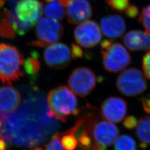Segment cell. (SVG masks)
Wrapping results in <instances>:
<instances>
[{
    "label": "cell",
    "mask_w": 150,
    "mask_h": 150,
    "mask_svg": "<svg viewBox=\"0 0 150 150\" xmlns=\"http://www.w3.org/2000/svg\"><path fill=\"white\" fill-rule=\"evenodd\" d=\"M18 109L0 117V137L11 145L32 149L40 146L61 127V121L49 113L45 95L36 87L26 88Z\"/></svg>",
    "instance_id": "1"
},
{
    "label": "cell",
    "mask_w": 150,
    "mask_h": 150,
    "mask_svg": "<svg viewBox=\"0 0 150 150\" xmlns=\"http://www.w3.org/2000/svg\"><path fill=\"white\" fill-rule=\"evenodd\" d=\"M82 113L83 126L88 131L93 140L92 150H106L112 145L119 134V130L113 123L100 119V112L95 108L87 105Z\"/></svg>",
    "instance_id": "2"
},
{
    "label": "cell",
    "mask_w": 150,
    "mask_h": 150,
    "mask_svg": "<svg viewBox=\"0 0 150 150\" xmlns=\"http://www.w3.org/2000/svg\"><path fill=\"white\" fill-rule=\"evenodd\" d=\"M46 101L50 116L61 122H66L70 117H76L80 113L77 98L67 86H59L51 90Z\"/></svg>",
    "instance_id": "3"
},
{
    "label": "cell",
    "mask_w": 150,
    "mask_h": 150,
    "mask_svg": "<svg viewBox=\"0 0 150 150\" xmlns=\"http://www.w3.org/2000/svg\"><path fill=\"white\" fill-rule=\"evenodd\" d=\"M23 54L15 46L0 44V79L5 84L11 85L23 76L22 66Z\"/></svg>",
    "instance_id": "4"
},
{
    "label": "cell",
    "mask_w": 150,
    "mask_h": 150,
    "mask_svg": "<svg viewBox=\"0 0 150 150\" xmlns=\"http://www.w3.org/2000/svg\"><path fill=\"white\" fill-rule=\"evenodd\" d=\"M102 64L109 72H118L128 66L131 61V56L123 45L112 41L105 40L101 42Z\"/></svg>",
    "instance_id": "5"
},
{
    "label": "cell",
    "mask_w": 150,
    "mask_h": 150,
    "mask_svg": "<svg viewBox=\"0 0 150 150\" xmlns=\"http://www.w3.org/2000/svg\"><path fill=\"white\" fill-rule=\"evenodd\" d=\"M64 27L57 20L49 17H42L38 22L34 40L30 41V46L46 47L56 43L63 36Z\"/></svg>",
    "instance_id": "6"
},
{
    "label": "cell",
    "mask_w": 150,
    "mask_h": 150,
    "mask_svg": "<svg viewBox=\"0 0 150 150\" xmlns=\"http://www.w3.org/2000/svg\"><path fill=\"white\" fill-rule=\"evenodd\" d=\"M118 91L126 96L134 97L142 93L146 90L147 83L140 70L129 68L123 71L116 80Z\"/></svg>",
    "instance_id": "7"
},
{
    "label": "cell",
    "mask_w": 150,
    "mask_h": 150,
    "mask_svg": "<svg viewBox=\"0 0 150 150\" xmlns=\"http://www.w3.org/2000/svg\"><path fill=\"white\" fill-rule=\"evenodd\" d=\"M97 81L96 76L92 70L81 67L72 71L68 79V85L75 94L85 97L94 90Z\"/></svg>",
    "instance_id": "8"
},
{
    "label": "cell",
    "mask_w": 150,
    "mask_h": 150,
    "mask_svg": "<svg viewBox=\"0 0 150 150\" xmlns=\"http://www.w3.org/2000/svg\"><path fill=\"white\" fill-rule=\"evenodd\" d=\"M43 59L48 67L55 70L65 69L73 59L71 48L63 43H54L46 47Z\"/></svg>",
    "instance_id": "9"
},
{
    "label": "cell",
    "mask_w": 150,
    "mask_h": 150,
    "mask_svg": "<svg viewBox=\"0 0 150 150\" xmlns=\"http://www.w3.org/2000/svg\"><path fill=\"white\" fill-rule=\"evenodd\" d=\"M76 42L85 48H92L100 43L102 39L100 27L96 22L87 21L80 24L74 30Z\"/></svg>",
    "instance_id": "10"
},
{
    "label": "cell",
    "mask_w": 150,
    "mask_h": 150,
    "mask_svg": "<svg viewBox=\"0 0 150 150\" xmlns=\"http://www.w3.org/2000/svg\"><path fill=\"white\" fill-rule=\"evenodd\" d=\"M127 105L123 98L111 96L104 100L100 107V116L111 122L118 123L125 117Z\"/></svg>",
    "instance_id": "11"
},
{
    "label": "cell",
    "mask_w": 150,
    "mask_h": 150,
    "mask_svg": "<svg viewBox=\"0 0 150 150\" xmlns=\"http://www.w3.org/2000/svg\"><path fill=\"white\" fill-rule=\"evenodd\" d=\"M43 6L39 0H21L15 7L16 15L20 21L33 27L42 15Z\"/></svg>",
    "instance_id": "12"
},
{
    "label": "cell",
    "mask_w": 150,
    "mask_h": 150,
    "mask_svg": "<svg viewBox=\"0 0 150 150\" xmlns=\"http://www.w3.org/2000/svg\"><path fill=\"white\" fill-rule=\"evenodd\" d=\"M66 13L70 24H81L91 18L92 8L87 0H73L67 7Z\"/></svg>",
    "instance_id": "13"
},
{
    "label": "cell",
    "mask_w": 150,
    "mask_h": 150,
    "mask_svg": "<svg viewBox=\"0 0 150 150\" xmlns=\"http://www.w3.org/2000/svg\"><path fill=\"white\" fill-rule=\"evenodd\" d=\"M21 102L20 92L11 86L0 87V111L5 113L13 112Z\"/></svg>",
    "instance_id": "14"
},
{
    "label": "cell",
    "mask_w": 150,
    "mask_h": 150,
    "mask_svg": "<svg viewBox=\"0 0 150 150\" xmlns=\"http://www.w3.org/2000/svg\"><path fill=\"white\" fill-rule=\"evenodd\" d=\"M103 33L110 38L122 36L126 29L123 17L118 15H110L103 17L100 22Z\"/></svg>",
    "instance_id": "15"
},
{
    "label": "cell",
    "mask_w": 150,
    "mask_h": 150,
    "mask_svg": "<svg viewBox=\"0 0 150 150\" xmlns=\"http://www.w3.org/2000/svg\"><path fill=\"white\" fill-rule=\"evenodd\" d=\"M126 47L132 51L150 50V34L140 30L127 32L122 38Z\"/></svg>",
    "instance_id": "16"
},
{
    "label": "cell",
    "mask_w": 150,
    "mask_h": 150,
    "mask_svg": "<svg viewBox=\"0 0 150 150\" xmlns=\"http://www.w3.org/2000/svg\"><path fill=\"white\" fill-rule=\"evenodd\" d=\"M136 127V134L139 140L140 147L145 149L150 145V116L141 117Z\"/></svg>",
    "instance_id": "17"
},
{
    "label": "cell",
    "mask_w": 150,
    "mask_h": 150,
    "mask_svg": "<svg viewBox=\"0 0 150 150\" xmlns=\"http://www.w3.org/2000/svg\"><path fill=\"white\" fill-rule=\"evenodd\" d=\"M39 54L37 51H33L31 56L24 61L23 69L25 72L30 77L32 83L38 76L41 69V64L39 61Z\"/></svg>",
    "instance_id": "18"
},
{
    "label": "cell",
    "mask_w": 150,
    "mask_h": 150,
    "mask_svg": "<svg viewBox=\"0 0 150 150\" xmlns=\"http://www.w3.org/2000/svg\"><path fill=\"white\" fill-rule=\"evenodd\" d=\"M43 10L45 15L47 17L56 20H62L65 17L64 7L61 5L59 0H51L46 2Z\"/></svg>",
    "instance_id": "19"
},
{
    "label": "cell",
    "mask_w": 150,
    "mask_h": 150,
    "mask_svg": "<svg viewBox=\"0 0 150 150\" xmlns=\"http://www.w3.org/2000/svg\"><path fill=\"white\" fill-rule=\"evenodd\" d=\"M114 148L115 150H137V145L132 137L123 134L116 139Z\"/></svg>",
    "instance_id": "20"
},
{
    "label": "cell",
    "mask_w": 150,
    "mask_h": 150,
    "mask_svg": "<svg viewBox=\"0 0 150 150\" xmlns=\"http://www.w3.org/2000/svg\"><path fill=\"white\" fill-rule=\"evenodd\" d=\"M16 32L13 24L4 19L0 20V37L7 39H13Z\"/></svg>",
    "instance_id": "21"
},
{
    "label": "cell",
    "mask_w": 150,
    "mask_h": 150,
    "mask_svg": "<svg viewBox=\"0 0 150 150\" xmlns=\"http://www.w3.org/2000/svg\"><path fill=\"white\" fill-rule=\"evenodd\" d=\"M33 150H63L60 142V133L56 132L52 134L47 144L44 145L42 147H36Z\"/></svg>",
    "instance_id": "22"
},
{
    "label": "cell",
    "mask_w": 150,
    "mask_h": 150,
    "mask_svg": "<svg viewBox=\"0 0 150 150\" xmlns=\"http://www.w3.org/2000/svg\"><path fill=\"white\" fill-rule=\"evenodd\" d=\"M61 144L64 150H76L79 146L75 135L66 132L61 139Z\"/></svg>",
    "instance_id": "23"
},
{
    "label": "cell",
    "mask_w": 150,
    "mask_h": 150,
    "mask_svg": "<svg viewBox=\"0 0 150 150\" xmlns=\"http://www.w3.org/2000/svg\"><path fill=\"white\" fill-rule=\"evenodd\" d=\"M138 19L146 31L150 34V5L142 8Z\"/></svg>",
    "instance_id": "24"
},
{
    "label": "cell",
    "mask_w": 150,
    "mask_h": 150,
    "mask_svg": "<svg viewBox=\"0 0 150 150\" xmlns=\"http://www.w3.org/2000/svg\"><path fill=\"white\" fill-rule=\"evenodd\" d=\"M106 3L113 10L118 12L125 11L129 5V0H106Z\"/></svg>",
    "instance_id": "25"
},
{
    "label": "cell",
    "mask_w": 150,
    "mask_h": 150,
    "mask_svg": "<svg viewBox=\"0 0 150 150\" xmlns=\"http://www.w3.org/2000/svg\"><path fill=\"white\" fill-rule=\"evenodd\" d=\"M142 69L145 77L150 80V51L145 54L143 57Z\"/></svg>",
    "instance_id": "26"
},
{
    "label": "cell",
    "mask_w": 150,
    "mask_h": 150,
    "mask_svg": "<svg viewBox=\"0 0 150 150\" xmlns=\"http://www.w3.org/2000/svg\"><path fill=\"white\" fill-rule=\"evenodd\" d=\"M123 123V126L126 129H132L137 126L138 121L134 116H129L124 120Z\"/></svg>",
    "instance_id": "27"
},
{
    "label": "cell",
    "mask_w": 150,
    "mask_h": 150,
    "mask_svg": "<svg viewBox=\"0 0 150 150\" xmlns=\"http://www.w3.org/2000/svg\"><path fill=\"white\" fill-rule=\"evenodd\" d=\"M71 50L73 59H78L83 57V52L80 46L73 43L71 46Z\"/></svg>",
    "instance_id": "28"
},
{
    "label": "cell",
    "mask_w": 150,
    "mask_h": 150,
    "mask_svg": "<svg viewBox=\"0 0 150 150\" xmlns=\"http://www.w3.org/2000/svg\"><path fill=\"white\" fill-rule=\"evenodd\" d=\"M139 13L138 8L134 5H129L125 10V13L129 18H134Z\"/></svg>",
    "instance_id": "29"
},
{
    "label": "cell",
    "mask_w": 150,
    "mask_h": 150,
    "mask_svg": "<svg viewBox=\"0 0 150 150\" xmlns=\"http://www.w3.org/2000/svg\"><path fill=\"white\" fill-rule=\"evenodd\" d=\"M141 101L144 110L146 112L150 114V96L143 97Z\"/></svg>",
    "instance_id": "30"
},
{
    "label": "cell",
    "mask_w": 150,
    "mask_h": 150,
    "mask_svg": "<svg viewBox=\"0 0 150 150\" xmlns=\"http://www.w3.org/2000/svg\"><path fill=\"white\" fill-rule=\"evenodd\" d=\"M73 0H59L61 5L64 7H67Z\"/></svg>",
    "instance_id": "31"
},
{
    "label": "cell",
    "mask_w": 150,
    "mask_h": 150,
    "mask_svg": "<svg viewBox=\"0 0 150 150\" xmlns=\"http://www.w3.org/2000/svg\"><path fill=\"white\" fill-rule=\"evenodd\" d=\"M6 144L4 139H0V150H6Z\"/></svg>",
    "instance_id": "32"
},
{
    "label": "cell",
    "mask_w": 150,
    "mask_h": 150,
    "mask_svg": "<svg viewBox=\"0 0 150 150\" xmlns=\"http://www.w3.org/2000/svg\"><path fill=\"white\" fill-rule=\"evenodd\" d=\"M6 0H0V9L2 8L5 4Z\"/></svg>",
    "instance_id": "33"
},
{
    "label": "cell",
    "mask_w": 150,
    "mask_h": 150,
    "mask_svg": "<svg viewBox=\"0 0 150 150\" xmlns=\"http://www.w3.org/2000/svg\"><path fill=\"white\" fill-rule=\"evenodd\" d=\"M1 122H0V127H1Z\"/></svg>",
    "instance_id": "34"
},
{
    "label": "cell",
    "mask_w": 150,
    "mask_h": 150,
    "mask_svg": "<svg viewBox=\"0 0 150 150\" xmlns=\"http://www.w3.org/2000/svg\"><path fill=\"white\" fill-rule=\"evenodd\" d=\"M0 20H1V14H0Z\"/></svg>",
    "instance_id": "35"
}]
</instances>
